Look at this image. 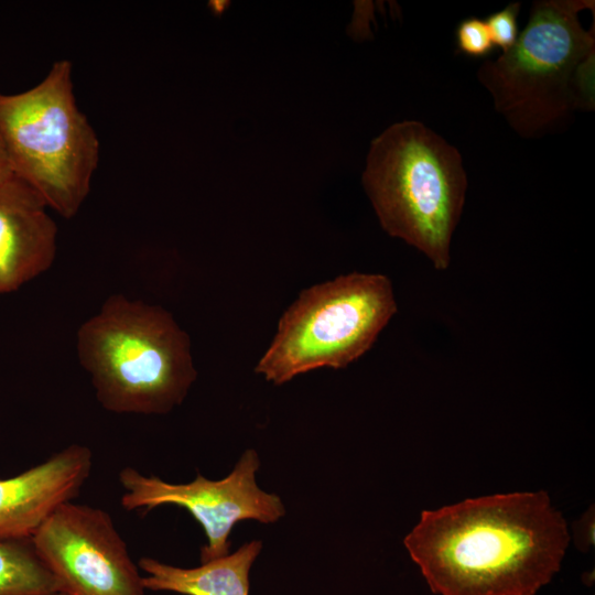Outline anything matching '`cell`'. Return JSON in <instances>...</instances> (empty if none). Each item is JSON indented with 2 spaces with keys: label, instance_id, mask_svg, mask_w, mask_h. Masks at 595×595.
I'll list each match as a JSON object with an SVG mask.
<instances>
[{
  "label": "cell",
  "instance_id": "obj_1",
  "mask_svg": "<svg viewBox=\"0 0 595 595\" xmlns=\"http://www.w3.org/2000/svg\"><path fill=\"white\" fill-rule=\"evenodd\" d=\"M570 534L547 491L423 510L404 538L437 595H536L560 571Z\"/></svg>",
  "mask_w": 595,
  "mask_h": 595
},
{
  "label": "cell",
  "instance_id": "obj_2",
  "mask_svg": "<svg viewBox=\"0 0 595 595\" xmlns=\"http://www.w3.org/2000/svg\"><path fill=\"white\" fill-rule=\"evenodd\" d=\"M591 9L593 0L533 2L516 43L478 68L495 110L519 136L540 138L594 109V24L585 30L578 19Z\"/></svg>",
  "mask_w": 595,
  "mask_h": 595
},
{
  "label": "cell",
  "instance_id": "obj_3",
  "mask_svg": "<svg viewBox=\"0 0 595 595\" xmlns=\"http://www.w3.org/2000/svg\"><path fill=\"white\" fill-rule=\"evenodd\" d=\"M77 353L97 400L115 413L165 414L197 377L191 339L172 314L122 294L82 324Z\"/></svg>",
  "mask_w": 595,
  "mask_h": 595
},
{
  "label": "cell",
  "instance_id": "obj_4",
  "mask_svg": "<svg viewBox=\"0 0 595 595\" xmlns=\"http://www.w3.org/2000/svg\"><path fill=\"white\" fill-rule=\"evenodd\" d=\"M361 182L382 229L446 270L467 191L458 150L420 121L396 122L371 141Z\"/></svg>",
  "mask_w": 595,
  "mask_h": 595
},
{
  "label": "cell",
  "instance_id": "obj_5",
  "mask_svg": "<svg viewBox=\"0 0 595 595\" xmlns=\"http://www.w3.org/2000/svg\"><path fill=\"white\" fill-rule=\"evenodd\" d=\"M72 63L55 62L34 87L0 93V141L12 173L47 207L74 217L99 162V140L76 104Z\"/></svg>",
  "mask_w": 595,
  "mask_h": 595
},
{
  "label": "cell",
  "instance_id": "obj_6",
  "mask_svg": "<svg viewBox=\"0 0 595 595\" xmlns=\"http://www.w3.org/2000/svg\"><path fill=\"white\" fill-rule=\"evenodd\" d=\"M397 310L391 281L380 273L351 272L304 289L255 372L282 385L318 368H345L371 348Z\"/></svg>",
  "mask_w": 595,
  "mask_h": 595
},
{
  "label": "cell",
  "instance_id": "obj_7",
  "mask_svg": "<svg viewBox=\"0 0 595 595\" xmlns=\"http://www.w3.org/2000/svg\"><path fill=\"white\" fill-rule=\"evenodd\" d=\"M258 467L253 450L246 451L232 472L220 480L197 474L191 483L171 484L127 466L118 476L123 488L120 504L127 511L148 512L163 505L185 508L205 531L207 543L201 548V562L206 563L229 554L228 538L238 521L269 523L284 515L281 499L257 486Z\"/></svg>",
  "mask_w": 595,
  "mask_h": 595
},
{
  "label": "cell",
  "instance_id": "obj_8",
  "mask_svg": "<svg viewBox=\"0 0 595 595\" xmlns=\"http://www.w3.org/2000/svg\"><path fill=\"white\" fill-rule=\"evenodd\" d=\"M36 553L67 595H144L143 576L111 516L68 501L31 538Z\"/></svg>",
  "mask_w": 595,
  "mask_h": 595
},
{
  "label": "cell",
  "instance_id": "obj_9",
  "mask_svg": "<svg viewBox=\"0 0 595 595\" xmlns=\"http://www.w3.org/2000/svg\"><path fill=\"white\" fill-rule=\"evenodd\" d=\"M91 468L90 448L72 444L15 476L0 478V540L31 539L60 506L79 495Z\"/></svg>",
  "mask_w": 595,
  "mask_h": 595
},
{
  "label": "cell",
  "instance_id": "obj_10",
  "mask_svg": "<svg viewBox=\"0 0 595 595\" xmlns=\"http://www.w3.org/2000/svg\"><path fill=\"white\" fill-rule=\"evenodd\" d=\"M46 207L18 177L0 183V295L18 290L52 266L57 227Z\"/></svg>",
  "mask_w": 595,
  "mask_h": 595
},
{
  "label": "cell",
  "instance_id": "obj_11",
  "mask_svg": "<svg viewBox=\"0 0 595 595\" xmlns=\"http://www.w3.org/2000/svg\"><path fill=\"white\" fill-rule=\"evenodd\" d=\"M262 543L251 541L235 553L202 563L194 569H182L152 558H141L138 566L145 589L170 591L184 595H248L249 570Z\"/></svg>",
  "mask_w": 595,
  "mask_h": 595
},
{
  "label": "cell",
  "instance_id": "obj_12",
  "mask_svg": "<svg viewBox=\"0 0 595 595\" xmlns=\"http://www.w3.org/2000/svg\"><path fill=\"white\" fill-rule=\"evenodd\" d=\"M58 583L31 539L0 540V595H52Z\"/></svg>",
  "mask_w": 595,
  "mask_h": 595
},
{
  "label": "cell",
  "instance_id": "obj_13",
  "mask_svg": "<svg viewBox=\"0 0 595 595\" xmlns=\"http://www.w3.org/2000/svg\"><path fill=\"white\" fill-rule=\"evenodd\" d=\"M457 48L470 57H486L495 47L485 20L467 18L455 31Z\"/></svg>",
  "mask_w": 595,
  "mask_h": 595
},
{
  "label": "cell",
  "instance_id": "obj_14",
  "mask_svg": "<svg viewBox=\"0 0 595 595\" xmlns=\"http://www.w3.org/2000/svg\"><path fill=\"white\" fill-rule=\"evenodd\" d=\"M520 7V2L509 3L506 8L491 13L485 20L494 46L500 47L502 52L509 50L518 39Z\"/></svg>",
  "mask_w": 595,
  "mask_h": 595
},
{
  "label": "cell",
  "instance_id": "obj_15",
  "mask_svg": "<svg viewBox=\"0 0 595 595\" xmlns=\"http://www.w3.org/2000/svg\"><path fill=\"white\" fill-rule=\"evenodd\" d=\"M13 173L7 158L3 145L0 141V183L13 177Z\"/></svg>",
  "mask_w": 595,
  "mask_h": 595
},
{
  "label": "cell",
  "instance_id": "obj_16",
  "mask_svg": "<svg viewBox=\"0 0 595 595\" xmlns=\"http://www.w3.org/2000/svg\"><path fill=\"white\" fill-rule=\"evenodd\" d=\"M52 595H67V594H65V593H62V592H57V593H55V594H52Z\"/></svg>",
  "mask_w": 595,
  "mask_h": 595
}]
</instances>
